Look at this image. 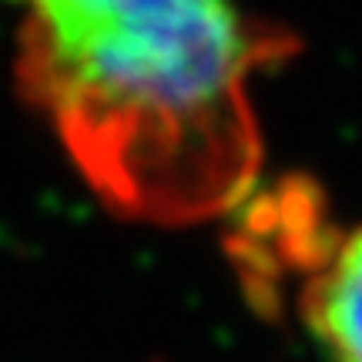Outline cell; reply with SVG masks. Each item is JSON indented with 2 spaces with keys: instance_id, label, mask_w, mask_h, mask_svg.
<instances>
[{
  "instance_id": "obj_1",
  "label": "cell",
  "mask_w": 362,
  "mask_h": 362,
  "mask_svg": "<svg viewBox=\"0 0 362 362\" xmlns=\"http://www.w3.org/2000/svg\"><path fill=\"white\" fill-rule=\"evenodd\" d=\"M13 84L117 218L185 228L262 171L252 74L296 44L235 0H17Z\"/></svg>"
},
{
  "instance_id": "obj_2",
  "label": "cell",
  "mask_w": 362,
  "mask_h": 362,
  "mask_svg": "<svg viewBox=\"0 0 362 362\" xmlns=\"http://www.w3.org/2000/svg\"><path fill=\"white\" fill-rule=\"evenodd\" d=\"M245 202V218L232 235L228 252L255 305H272L279 279L302 272L305 282L325 265L342 235L329 225L325 198L309 178H285L269 192H252Z\"/></svg>"
},
{
  "instance_id": "obj_3",
  "label": "cell",
  "mask_w": 362,
  "mask_h": 362,
  "mask_svg": "<svg viewBox=\"0 0 362 362\" xmlns=\"http://www.w3.org/2000/svg\"><path fill=\"white\" fill-rule=\"evenodd\" d=\"M296 309L325 362H362V225L298 285Z\"/></svg>"
}]
</instances>
